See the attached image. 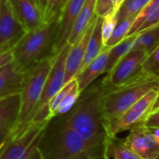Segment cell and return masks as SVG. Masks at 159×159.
Returning a JSON list of instances; mask_svg holds the SVG:
<instances>
[{
	"label": "cell",
	"mask_w": 159,
	"mask_h": 159,
	"mask_svg": "<svg viewBox=\"0 0 159 159\" xmlns=\"http://www.w3.org/2000/svg\"><path fill=\"white\" fill-rule=\"evenodd\" d=\"M102 94V80L93 82L81 91L74 106L62 116L68 126L93 151L99 155L108 157L107 149L113 138L109 134L102 116L101 108Z\"/></svg>",
	"instance_id": "1"
},
{
	"label": "cell",
	"mask_w": 159,
	"mask_h": 159,
	"mask_svg": "<svg viewBox=\"0 0 159 159\" xmlns=\"http://www.w3.org/2000/svg\"><path fill=\"white\" fill-rule=\"evenodd\" d=\"M38 148L43 159H111L93 151L68 126L63 116L49 120Z\"/></svg>",
	"instance_id": "2"
},
{
	"label": "cell",
	"mask_w": 159,
	"mask_h": 159,
	"mask_svg": "<svg viewBox=\"0 0 159 159\" xmlns=\"http://www.w3.org/2000/svg\"><path fill=\"white\" fill-rule=\"evenodd\" d=\"M58 20L42 23L25 32L12 48L13 61L25 72L40 60L53 55V47L58 32Z\"/></svg>",
	"instance_id": "3"
},
{
	"label": "cell",
	"mask_w": 159,
	"mask_h": 159,
	"mask_svg": "<svg viewBox=\"0 0 159 159\" xmlns=\"http://www.w3.org/2000/svg\"><path fill=\"white\" fill-rule=\"evenodd\" d=\"M159 89V76L143 73L127 84L102 92L101 108L107 129L109 123L124 113L148 91Z\"/></svg>",
	"instance_id": "4"
},
{
	"label": "cell",
	"mask_w": 159,
	"mask_h": 159,
	"mask_svg": "<svg viewBox=\"0 0 159 159\" xmlns=\"http://www.w3.org/2000/svg\"><path fill=\"white\" fill-rule=\"evenodd\" d=\"M50 119L28 121L0 146V159H43L39 142Z\"/></svg>",
	"instance_id": "5"
},
{
	"label": "cell",
	"mask_w": 159,
	"mask_h": 159,
	"mask_svg": "<svg viewBox=\"0 0 159 159\" xmlns=\"http://www.w3.org/2000/svg\"><path fill=\"white\" fill-rule=\"evenodd\" d=\"M54 55L55 54L49 55L40 60L38 62H36L24 72L22 85L20 91V114L17 125L13 131L19 129L20 127L31 120L34 108L43 91L44 85L50 70Z\"/></svg>",
	"instance_id": "6"
},
{
	"label": "cell",
	"mask_w": 159,
	"mask_h": 159,
	"mask_svg": "<svg viewBox=\"0 0 159 159\" xmlns=\"http://www.w3.org/2000/svg\"><path fill=\"white\" fill-rule=\"evenodd\" d=\"M71 45L66 43L57 53H55L53 61L47 76L43 91L39 98V101L34 108L32 121H38L43 119H51L48 116V105L51 98L62 88L64 85L65 75V61L67 53ZM30 120V121H31Z\"/></svg>",
	"instance_id": "7"
},
{
	"label": "cell",
	"mask_w": 159,
	"mask_h": 159,
	"mask_svg": "<svg viewBox=\"0 0 159 159\" xmlns=\"http://www.w3.org/2000/svg\"><path fill=\"white\" fill-rule=\"evenodd\" d=\"M159 89L148 91L119 116L108 125V131L112 138L119 133L131 129L133 127L144 122L147 116L158 105Z\"/></svg>",
	"instance_id": "8"
},
{
	"label": "cell",
	"mask_w": 159,
	"mask_h": 159,
	"mask_svg": "<svg viewBox=\"0 0 159 159\" xmlns=\"http://www.w3.org/2000/svg\"><path fill=\"white\" fill-rule=\"evenodd\" d=\"M146 55L143 49L131 48L102 79V92L123 86L141 75L142 63Z\"/></svg>",
	"instance_id": "9"
},
{
	"label": "cell",
	"mask_w": 159,
	"mask_h": 159,
	"mask_svg": "<svg viewBox=\"0 0 159 159\" xmlns=\"http://www.w3.org/2000/svg\"><path fill=\"white\" fill-rule=\"evenodd\" d=\"M129 130V134L123 140L129 149L143 158L158 159L159 140L155 137L151 129L142 123Z\"/></svg>",
	"instance_id": "10"
},
{
	"label": "cell",
	"mask_w": 159,
	"mask_h": 159,
	"mask_svg": "<svg viewBox=\"0 0 159 159\" xmlns=\"http://www.w3.org/2000/svg\"><path fill=\"white\" fill-rule=\"evenodd\" d=\"M7 0H0V49L12 48L25 34Z\"/></svg>",
	"instance_id": "11"
},
{
	"label": "cell",
	"mask_w": 159,
	"mask_h": 159,
	"mask_svg": "<svg viewBox=\"0 0 159 159\" xmlns=\"http://www.w3.org/2000/svg\"><path fill=\"white\" fill-rule=\"evenodd\" d=\"M86 0H67L58 20V32L53 47V53H57L66 43L72 27L81 11Z\"/></svg>",
	"instance_id": "12"
},
{
	"label": "cell",
	"mask_w": 159,
	"mask_h": 159,
	"mask_svg": "<svg viewBox=\"0 0 159 159\" xmlns=\"http://www.w3.org/2000/svg\"><path fill=\"white\" fill-rule=\"evenodd\" d=\"M96 17L90 23V25L88 27L86 32L82 34V36L73 45H71L70 49L66 56L65 61V75H64V84L68 83L72 79L75 78L77 74L80 71L85 52L87 48V45L89 42V39L90 37V34L93 30L94 21Z\"/></svg>",
	"instance_id": "13"
},
{
	"label": "cell",
	"mask_w": 159,
	"mask_h": 159,
	"mask_svg": "<svg viewBox=\"0 0 159 159\" xmlns=\"http://www.w3.org/2000/svg\"><path fill=\"white\" fill-rule=\"evenodd\" d=\"M12 11L24 28L31 31L43 23L42 10L35 0H7Z\"/></svg>",
	"instance_id": "14"
},
{
	"label": "cell",
	"mask_w": 159,
	"mask_h": 159,
	"mask_svg": "<svg viewBox=\"0 0 159 159\" xmlns=\"http://www.w3.org/2000/svg\"><path fill=\"white\" fill-rule=\"evenodd\" d=\"M20 93L0 100V146L14 130L20 114Z\"/></svg>",
	"instance_id": "15"
},
{
	"label": "cell",
	"mask_w": 159,
	"mask_h": 159,
	"mask_svg": "<svg viewBox=\"0 0 159 159\" xmlns=\"http://www.w3.org/2000/svg\"><path fill=\"white\" fill-rule=\"evenodd\" d=\"M109 48H110L108 47H104L102 51L77 74L75 79L80 91L86 89L93 82H95L101 75L105 74V67Z\"/></svg>",
	"instance_id": "16"
},
{
	"label": "cell",
	"mask_w": 159,
	"mask_h": 159,
	"mask_svg": "<svg viewBox=\"0 0 159 159\" xmlns=\"http://www.w3.org/2000/svg\"><path fill=\"white\" fill-rule=\"evenodd\" d=\"M24 72L14 62L0 69V100L20 93Z\"/></svg>",
	"instance_id": "17"
},
{
	"label": "cell",
	"mask_w": 159,
	"mask_h": 159,
	"mask_svg": "<svg viewBox=\"0 0 159 159\" xmlns=\"http://www.w3.org/2000/svg\"><path fill=\"white\" fill-rule=\"evenodd\" d=\"M159 0H151L135 17L132 27L128 34L133 35L158 25Z\"/></svg>",
	"instance_id": "18"
},
{
	"label": "cell",
	"mask_w": 159,
	"mask_h": 159,
	"mask_svg": "<svg viewBox=\"0 0 159 159\" xmlns=\"http://www.w3.org/2000/svg\"><path fill=\"white\" fill-rule=\"evenodd\" d=\"M95 3L96 0H86L81 11L79 12L75 23L72 27L70 34L67 39L69 45L75 44L86 32L88 27L90 25L95 15Z\"/></svg>",
	"instance_id": "19"
},
{
	"label": "cell",
	"mask_w": 159,
	"mask_h": 159,
	"mask_svg": "<svg viewBox=\"0 0 159 159\" xmlns=\"http://www.w3.org/2000/svg\"><path fill=\"white\" fill-rule=\"evenodd\" d=\"M102 20V17L96 16L93 30H92V33L89 39L88 45H87L85 57H84L80 71L83 70L90 61H92L104 48V45L102 43V31H101Z\"/></svg>",
	"instance_id": "20"
},
{
	"label": "cell",
	"mask_w": 159,
	"mask_h": 159,
	"mask_svg": "<svg viewBox=\"0 0 159 159\" xmlns=\"http://www.w3.org/2000/svg\"><path fill=\"white\" fill-rule=\"evenodd\" d=\"M136 36L137 34L127 36L125 39H123L122 41H120L119 43L109 48L106 67H105V74H108L117 63V61L132 48Z\"/></svg>",
	"instance_id": "21"
},
{
	"label": "cell",
	"mask_w": 159,
	"mask_h": 159,
	"mask_svg": "<svg viewBox=\"0 0 159 159\" xmlns=\"http://www.w3.org/2000/svg\"><path fill=\"white\" fill-rule=\"evenodd\" d=\"M159 27L156 25L142 33L137 34L132 48H139L147 54L152 52L159 45Z\"/></svg>",
	"instance_id": "22"
},
{
	"label": "cell",
	"mask_w": 159,
	"mask_h": 159,
	"mask_svg": "<svg viewBox=\"0 0 159 159\" xmlns=\"http://www.w3.org/2000/svg\"><path fill=\"white\" fill-rule=\"evenodd\" d=\"M107 156L109 158L114 159H145L129 149L124 144L123 140L117 137L111 140L107 149Z\"/></svg>",
	"instance_id": "23"
},
{
	"label": "cell",
	"mask_w": 159,
	"mask_h": 159,
	"mask_svg": "<svg viewBox=\"0 0 159 159\" xmlns=\"http://www.w3.org/2000/svg\"><path fill=\"white\" fill-rule=\"evenodd\" d=\"M67 0H39L43 23L59 20L61 9Z\"/></svg>",
	"instance_id": "24"
},
{
	"label": "cell",
	"mask_w": 159,
	"mask_h": 159,
	"mask_svg": "<svg viewBox=\"0 0 159 159\" xmlns=\"http://www.w3.org/2000/svg\"><path fill=\"white\" fill-rule=\"evenodd\" d=\"M134 20H135V17H129V18L117 20L115 30H114L111 37L107 41L105 47L112 48L115 45H116L117 43H119L120 41H122L123 39H125L128 36V34L132 27Z\"/></svg>",
	"instance_id": "25"
},
{
	"label": "cell",
	"mask_w": 159,
	"mask_h": 159,
	"mask_svg": "<svg viewBox=\"0 0 159 159\" xmlns=\"http://www.w3.org/2000/svg\"><path fill=\"white\" fill-rule=\"evenodd\" d=\"M151 0H125L117 11V20L136 17Z\"/></svg>",
	"instance_id": "26"
},
{
	"label": "cell",
	"mask_w": 159,
	"mask_h": 159,
	"mask_svg": "<svg viewBox=\"0 0 159 159\" xmlns=\"http://www.w3.org/2000/svg\"><path fill=\"white\" fill-rule=\"evenodd\" d=\"M80 93H81V91L79 90L78 85H77V82H76V79L75 78V82H74L72 88L70 89V90L68 91V93L65 95V97L63 98V100L60 103V105H59V107H58V109L56 111L55 116L65 115L74 106V104L77 101Z\"/></svg>",
	"instance_id": "27"
},
{
	"label": "cell",
	"mask_w": 159,
	"mask_h": 159,
	"mask_svg": "<svg viewBox=\"0 0 159 159\" xmlns=\"http://www.w3.org/2000/svg\"><path fill=\"white\" fill-rule=\"evenodd\" d=\"M159 46L157 47L152 52L146 55L145 59L142 63V72L150 75L159 76Z\"/></svg>",
	"instance_id": "28"
},
{
	"label": "cell",
	"mask_w": 159,
	"mask_h": 159,
	"mask_svg": "<svg viewBox=\"0 0 159 159\" xmlns=\"http://www.w3.org/2000/svg\"><path fill=\"white\" fill-rule=\"evenodd\" d=\"M116 22H117V13L116 12H111L102 18L101 31H102V39L104 47L107 41L109 40V38L111 37L115 30V27L116 25Z\"/></svg>",
	"instance_id": "29"
},
{
	"label": "cell",
	"mask_w": 159,
	"mask_h": 159,
	"mask_svg": "<svg viewBox=\"0 0 159 159\" xmlns=\"http://www.w3.org/2000/svg\"><path fill=\"white\" fill-rule=\"evenodd\" d=\"M111 12H113L112 0H96V3H95V15L96 16L103 18Z\"/></svg>",
	"instance_id": "30"
},
{
	"label": "cell",
	"mask_w": 159,
	"mask_h": 159,
	"mask_svg": "<svg viewBox=\"0 0 159 159\" xmlns=\"http://www.w3.org/2000/svg\"><path fill=\"white\" fill-rule=\"evenodd\" d=\"M143 124L151 129L159 128V106L153 109V111L145 118Z\"/></svg>",
	"instance_id": "31"
},
{
	"label": "cell",
	"mask_w": 159,
	"mask_h": 159,
	"mask_svg": "<svg viewBox=\"0 0 159 159\" xmlns=\"http://www.w3.org/2000/svg\"><path fill=\"white\" fill-rule=\"evenodd\" d=\"M13 51L12 48L0 49V69L13 61Z\"/></svg>",
	"instance_id": "32"
},
{
	"label": "cell",
	"mask_w": 159,
	"mask_h": 159,
	"mask_svg": "<svg viewBox=\"0 0 159 159\" xmlns=\"http://www.w3.org/2000/svg\"><path fill=\"white\" fill-rule=\"evenodd\" d=\"M125 0H112V9L113 12H116L118 11L119 7H121V5L123 4Z\"/></svg>",
	"instance_id": "33"
},
{
	"label": "cell",
	"mask_w": 159,
	"mask_h": 159,
	"mask_svg": "<svg viewBox=\"0 0 159 159\" xmlns=\"http://www.w3.org/2000/svg\"><path fill=\"white\" fill-rule=\"evenodd\" d=\"M35 1H36V2L38 3V5H39V0H35Z\"/></svg>",
	"instance_id": "34"
}]
</instances>
